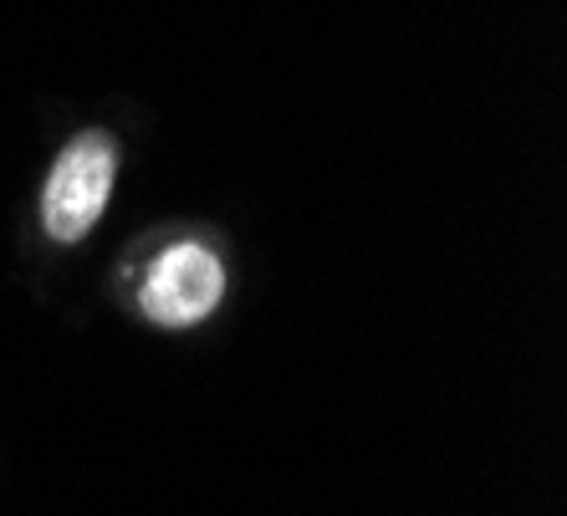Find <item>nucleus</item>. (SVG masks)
Wrapping results in <instances>:
<instances>
[{"label":"nucleus","mask_w":567,"mask_h":516,"mask_svg":"<svg viewBox=\"0 0 567 516\" xmlns=\"http://www.w3.org/2000/svg\"><path fill=\"white\" fill-rule=\"evenodd\" d=\"M113 179H118V138L103 128L78 133V138L56 154L52 174H47V189H41L47 236L62 240V246L87 236V230L103 220Z\"/></svg>","instance_id":"obj_1"},{"label":"nucleus","mask_w":567,"mask_h":516,"mask_svg":"<svg viewBox=\"0 0 567 516\" xmlns=\"http://www.w3.org/2000/svg\"><path fill=\"white\" fill-rule=\"evenodd\" d=\"M220 291H225V271L205 246H174L144 277L138 307L158 328H195L220 307Z\"/></svg>","instance_id":"obj_2"}]
</instances>
